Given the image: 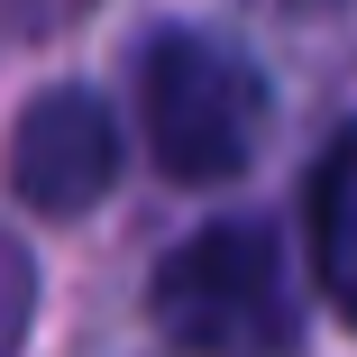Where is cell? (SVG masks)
Here are the masks:
<instances>
[{
	"label": "cell",
	"mask_w": 357,
	"mask_h": 357,
	"mask_svg": "<svg viewBox=\"0 0 357 357\" xmlns=\"http://www.w3.org/2000/svg\"><path fill=\"white\" fill-rule=\"evenodd\" d=\"M28 284H37L28 248H19V238H0V357H10L19 330H28Z\"/></svg>",
	"instance_id": "5b68a950"
},
{
	"label": "cell",
	"mask_w": 357,
	"mask_h": 357,
	"mask_svg": "<svg viewBox=\"0 0 357 357\" xmlns=\"http://www.w3.org/2000/svg\"><path fill=\"white\" fill-rule=\"evenodd\" d=\"M10 183L28 211L64 220V211H92L119 183V128L92 92H37L10 128Z\"/></svg>",
	"instance_id": "3957f363"
},
{
	"label": "cell",
	"mask_w": 357,
	"mask_h": 357,
	"mask_svg": "<svg viewBox=\"0 0 357 357\" xmlns=\"http://www.w3.org/2000/svg\"><path fill=\"white\" fill-rule=\"evenodd\" d=\"M147 312L192 357H303V294H294L284 238L266 220H211V229H192L156 266Z\"/></svg>",
	"instance_id": "6da1fadb"
},
{
	"label": "cell",
	"mask_w": 357,
	"mask_h": 357,
	"mask_svg": "<svg viewBox=\"0 0 357 357\" xmlns=\"http://www.w3.org/2000/svg\"><path fill=\"white\" fill-rule=\"evenodd\" d=\"M312 266L321 294L357 321V128H339L312 165Z\"/></svg>",
	"instance_id": "277c9868"
},
{
	"label": "cell",
	"mask_w": 357,
	"mask_h": 357,
	"mask_svg": "<svg viewBox=\"0 0 357 357\" xmlns=\"http://www.w3.org/2000/svg\"><path fill=\"white\" fill-rule=\"evenodd\" d=\"M137 110H147V147L174 183H229L266 147V74L211 28H156L137 46Z\"/></svg>",
	"instance_id": "7a4b0ae2"
}]
</instances>
